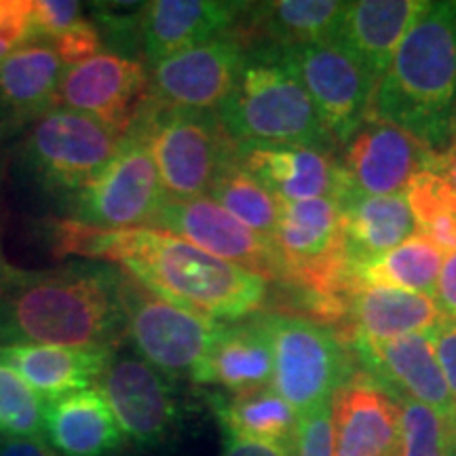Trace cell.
Here are the masks:
<instances>
[{"label":"cell","instance_id":"cell-45","mask_svg":"<svg viewBox=\"0 0 456 456\" xmlns=\"http://www.w3.org/2000/svg\"><path fill=\"white\" fill-rule=\"evenodd\" d=\"M15 275H17V269H13V266H9V262L4 260L3 245H0V289H3L4 285H7Z\"/></svg>","mask_w":456,"mask_h":456},{"label":"cell","instance_id":"cell-36","mask_svg":"<svg viewBox=\"0 0 456 456\" xmlns=\"http://www.w3.org/2000/svg\"><path fill=\"white\" fill-rule=\"evenodd\" d=\"M47 45L55 51L61 64L72 68L100 55L102 49H104V37H102L95 21L81 17L77 24H72L66 32H61L60 37H55Z\"/></svg>","mask_w":456,"mask_h":456},{"label":"cell","instance_id":"cell-6","mask_svg":"<svg viewBox=\"0 0 456 456\" xmlns=\"http://www.w3.org/2000/svg\"><path fill=\"white\" fill-rule=\"evenodd\" d=\"M273 387L298 416L332 403L355 374L340 334L311 319L273 315Z\"/></svg>","mask_w":456,"mask_h":456},{"label":"cell","instance_id":"cell-24","mask_svg":"<svg viewBox=\"0 0 456 456\" xmlns=\"http://www.w3.org/2000/svg\"><path fill=\"white\" fill-rule=\"evenodd\" d=\"M114 353L68 349L53 345H4L0 359L9 363L45 402L91 389Z\"/></svg>","mask_w":456,"mask_h":456},{"label":"cell","instance_id":"cell-8","mask_svg":"<svg viewBox=\"0 0 456 456\" xmlns=\"http://www.w3.org/2000/svg\"><path fill=\"white\" fill-rule=\"evenodd\" d=\"M123 305L127 338L138 355L167 379L188 376L192 380L222 323L165 300L127 273L123 279Z\"/></svg>","mask_w":456,"mask_h":456},{"label":"cell","instance_id":"cell-44","mask_svg":"<svg viewBox=\"0 0 456 456\" xmlns=\"http://www.w3.org/2000/svg\"><path fill=\"white\" fill-rule=\"evenodd\" d=\"M436 169L440 171L444 178H446L456 191V144L450 146L446 152H440Z\"/></svg>","mask_w":456,"mask_h":456},{"label":"cell","instance_id":"cell-7","mask_svg":"<svg viewBox=\"0 0 456 456\" xmlns=\"http://www.w3.org/2000/svg\"><path fill=\"white\" fill-rule=\"evenodd\" d=\"M121 144L123 138L91 117L55 106L30 125L21 155L45 188L77 195L110 165Z\"/></svg>","mask_w":456,"mask_h":456},{"label":"cell","instance_id":"cell-13","mask_svg":"<svg viewBox=\"0 0 456 456\" xmlns=\"http://www.w3.org/2000/svg\"><path fill=\"white\" fill-rule=\"evenodd\" d=\"M152 228L184 239L209 256L285 283V260L275 239L249 231L209 197L165 201Z\"/></svg>","mask_w":456,"mask_h":456},{"label":"cell","instance_id":"cell-29","mask_svg":"<svg viewBox=\"0 0 456 456\" xmlns=\"http://www.w3.org/2000/svg\"><path fill=\"white\" fill-rule=\"evenodd\" d=\"M444 256L429 239L414 232L397 248L353 269L355 288L359 285H387V288L408 289L436 298Z\"/></svg>","mask_w":456,"mask_h":456},{"label":"cell","instance_id":"cell-1","mask_svg":"<svg viewBox=\"0 0 456 456\" xmlns=\"http://www.w3.org/2000/svg\"><path fill=\"white\" fill-rule=\"evenodd\" d=\"M123 269L77 260L21 273L0 289V346L53 345L114 353L127 338Z\"/></svg>","mask_w":456,"mask_h":456},{"label":"cell","instance_id":"cell-17","mask_svg":"<svg viewBox=\"0 0 456 456\" xmlns=\"http://www.w3.org/2000/svg\"><path fill=\"white\" fill-rule=\"evenodd\" d=\"M334 456H402L399 406L366 372H355L332 402Z\"/></svg>","mask_w":456,"mask_h":456},{"label":"cell","instance_id":"cell-39","mask_svg":"<svg viewBox=\"0 0 456 456\" xmlns=\"http://www.w3.org/2000/svg\"><path fill=\"white\" fill-rule=\"evenodd\" d=\"M83 4L77 0H32V17L38 43L53 41L81 20Z\"/></svg>","mask_w":456,"mask_h":456},{"label":"cell","instance_id":"cell-35","mask_svg":"<svg viewBox=\"0 0 456 456\" xmlns=\"http://www.w3.org/2000/svg\"><path fill=\"white\" fill-rule=\"evenodd\" d=\"M38 43L32 0H0V64L15 51Z\"/></svg>","mask_w":456,"mask_h":456},{"label":"cell","instance_id":"cell-14","mask_svg":"<svg viewBox=\"0 0 456 456\" xmlns=\"http://www.w3.org/2000/svg\"><path fill=\"white\" fill-rule=\"evenodd\" d=\"M437 159L440 155L412 134L368 114L366 121L346 140L340 163L349 186L346 197L402 195L414 175L437 167Z\"/></svg>","mask_w":456,"mask_h":456},{"label":"cell","instance_id":"cell-37","mask_svg":"<svg viewBox=\"0 0 456 456\" xmlns=\"http://www.w3.org/2000/svg\"><path fill=\"white\" fill-rule=\"evenodd\" d=\"M91 11L95 15V26L104 30L112 41H134L142 30V15L146 3H94Z\"/></svg>","mask_w":456,"mask_h":456},{"label":"cell","instance_id":"cell-43","mask_svg":"<svg viewBox=\"0 0 456 456\" xmlns=\"http://www.w3.org/2000/svg\"><path fill=\"white\" fill-rule=\"evenodd\" d=\"M0 456H60L43 437H7L0 440Z\"/></svg>","mask_w":456,"mask_h":456},{"label":"cell","instance_id":"cell-30","mask_svg":"<svg viewBox=\"0 0 456 456\" xmlns=\"http://www.w3.org/2000/svg\"><path fill=\"white\" fill-rule=\"evenodd\" d=\"M419 235L429 239L444 256L456 252V191L437 169L420 171L406 192Z\"/></svg>","mask_w":456,"mask_h":456},{"label":"cell","instance_id":"cell-26","mask_svg":"<svg viewBox=\"0 0 456 456\" xmlns=\"http://www.w3.org/2000/svg\"><path fill=\"white\" fill-rule=\"evenodd\" d=\"M345 254L351 269L366 265L414 235L416 224L406 195H351L340 203Z\"/></svg>","mask_w":456,"mask_h":456},{"label":"cell","instance_id":"cell-2","mask_svg":"<svg viewBox=\"0 0 456 456\" xmlns=\"http://www.w3.org/2000/svg\"><path fill=\"white\" fill-rule=\"evenodd\" d=\"M110 262L165 300L220 323L258 315L269 300L266 279L157 228L118 231Z\"/></svg>","mask_w":456,"mask_h":456},{"label":"cell","instance_id":"cell-23","mask_svg":"<svg viewBox=\"0 0 456 456\" xmlns=\"http://www.w3.org/2000/svg\"><path fill=\"white\" fill-rule=\"evenodd\" d=\"M45 437L60 456H114L125 444L121 427L98 389L47 402Z\"/></svg>","mask_w":456,"mask_h":456},{"label":"cell","instance_id":"cell-20","mask_svg":"<svg viewBox=\"0 0 456 456\" xmlns=\"http://www.w3.org/2000/svg\"><path fill=\"white\" fill-rule=\"evenodd\" d=\"M273 315L258 313L241 322L222 323L212 349L192 380L220 387L235 395L273 385Z\"/></svg>","mask_w":456,"mask_h":456},{"label":"cell","instance_id":"cell-38","mask_svg":"<svg viewBox=\"0 0 456 456\" xmlns=\"http://www.w3.org/2000/svg\"><path fill=\"white\" fill-rule=\"evenodd\" d=\"M294 444L296 456H334L332 403L300 416Z\"/></svg>","mask_w":456,"mask_h":456},{"label":"cell","instance_id":"cell-40","mask_svg":"<svg viewBox=\"0 0 456 456\" xmlns=\"http://www.w3.org/2000/svg\"><path fill=\"white\" fill-rule=\"evenodd\" d=\"M431 336L444 379L456 399V322H442L431 330Z\"/></svg>","mask_w":456,"mask_h":456},{"label":"cell","instance_id":"cell-9","mask_svg":"<svg viewBox=\"0 0 456 456\" xmlns=\"http://www.w3.org/2000/svg\"><path fill=\"white\" fill-rule=\"evenodd\" d=\"M277 51L311 98L330 140L346 144L372 108V74L336 41Z\"/></svg>","mask_w":456,"mask_h":456},{"label":"cell","instance_id":"cell-31","mask_svg":"<svg viewBox=\"0 0 456 456\" xmlns=\"http://www.w3.org/2000/svg\"><path fill=\"white\" fill-rule=\"evenodd\" d=\"M209 199L249 231L271 239L275 235L281 201L239 165V157L222 171Z\"/></svg>","mask_w":456,"mask_h":456},{"label":"cell","instance_id":"cell-5","mask_svg":"<svg viewBox=\"0 0 456 456\" xmlns=\"http://www.w3.org/2000/svg\"><path fill=\"white\" fill-rule=\"evenodd\" d=\"M129 134L138 135L151 151L169 201L208 197L222 171L239 157V144L218 112L169 108L152 95Z\"/></svg>","mask_w":456,"mask_h":456},{"label":"cell","instance_id":"cell-15","mask_svg":"<svg viewBox=\"0 0 456 456\" xmlns=\"http://www.w3.org/2000/svg\"><path fill=\"white\" fill-rule=\"evenodd\" d=\"M245 60L235 32L174 53L152 66L151 95L180 110L218 112L232 94Z\"/></svg>","mask_w":456,"mask_h":456},{"label":"cell","instance_id":"cell-16","mask_svg":"<svg viewBox=\"0 0 456 456\" xmlns=\"http://www.w3.org/2000/svg\"><path fill=\"white\" fill-rule=\"evenodd\" d=\"M363 372L391 397L402 395L431 408L456 427V399L437 362L433 336L416 332L389 340L351 338Z\"/></svg>","mask_w":456,"mask_h":456},{"label":"cell","instance_id":"cell-22","mask_svg":"<svg viewBox=\"0 0 456 456\" xmlns=\"http://www.w3.org/2000/svg\"><path fill=\"white\" fill-rule=\"evenodd\" d=\"M66 66L49 45L34 43L0 64V140L55 108Z\"/></svg>","mask_w":456,"mask_h":456},{"label":"cell","instance_id":"cell-41","mask_svg":"<svg viewBox=\"0 0 456 456\" xmlns=\"http://www.w3.org/2000/svg\"><path fill=\"white\" fill-rule=\"evenodd\" d=\"M294 442L224 440V450L220 456H296Z\"/></svg>","mask_w":456,"mask_h":456},{"label":"cell","instance_id":"cell-33","mask_svg":"<svg viewBox=\"0 0 456 456\" xmlns=\"http://www.w3.org/2000/svg\"><path fill=\"white\" fill-rule=\"evenodd\" d=\"M402 419V456H456V427L410 397H393Z\"/></svg>","mask_w":456,"mask_h":456},{"label":"cell","instance_id":"cell-11","mask_svg":"<svg viewBox=\"0 0 456 456\" xmlns=\"http://www.w3.org/2000/svg\"><path fill=\"white\" fill-rule=\"evenodd\" d=\"M151 95V72L135 57L102 51L83 64L66 68L55 106L85 114L125 138Z\"/></svg>","mask_w":456,"mask_h":456},{"label":"cell","instance_id":"cell-32","mask_svg":"<svg viewBox=\"0 0 456 456\" xmlns=\"http://www.w3.org/2000/svg\"><path fill=\"white\" fill-rule=\"evenodd\" d=\"M47 402L0 359V440L43 437Z\"/></svg>","mask_w":456,"mask_h":456},{"label":"cell","instance_id":"cell-18","mask_svg":"<svg viewBox=\"0 0 456 456\" xmlns=\"http://www.w3.org/2000/svg\"><path fill=\"white\" fill-rule=\"evenodd\" d=\"M239 165L281 203L349 195L340 165L326 151L305 146L239 148Z\"/></svg>","mask_w":456,"mask_h":456},{"label":"cell","instance_id":"cell-19","mask_svg":"<svg viewBox=\"0 0 456 456\" xmlns=\"http://www.w3.org/2000/svg\"><path fill=\"white\" fill-rule=\"evenodd\" d=\"M248 3L152 0L142 15L140 47L152 66L165 57L235 32Z\"/></svg>","mask_w":456,"mask_h":456},{"label":"cell","instance_id":"cell-42","mask_svg":"<svg viewBox=\"0 0 456 456\" xmlns=\"http://www.w3.org/2000/svg\"><path fill=\"white\" fill-rule=\"evenodd\" d=\"M436 302L446 322H456V252L444 260L440 279H437Z\"/></svg>","mask_w":456,"mask_h":456},{"label":"cell","instance_id":"cell-28","mask_svg":"<svg viewBox=\"0 0 456 456\" xmlns=\"http://www.w3.org/2000/svg\"><path fill=\"white\" fill-rule=\"evenodd\" d=\"M346 3L336 0H277L249 4L248 30L262 32L279 49L334 41Z\"/></svg>","mask_w":456,"mask_h":456},{"label":"cell","instance_id":"cell-46","mask_svg":"<svg viewBox=\"0 0 456 456\" xmlns=\"http://www.w3.org/2000/svg\"><path fill=\"white\" fill-rule=\"evenodd\" d=\"M114 456H138V454H125V452H118V454H114Z\"/></svg>","mask_w":456,"mask_h":456},{"label":"cell","instance_id":"cell-10","mask_svg":"<svg viewBox=\"0 0 456 456\" xmlns=\"http://www.w3.org/2000/svg\"><path fill=\"white\" fill-rule=\"evenodd\" d=\"M165 201L155 159L138 135L127 134L110 165L74 195L72 214L112 231L152 228Z\"/></svg>","mask_w":456,"mask_h":456},{"label":"cell","instance_id":"cell-34","mask_svg":"<svg viewBox=\"0 0 456 456\" xmlns=\"http://www.w3.org/2000/svg\"><path fill=\"white\" fill-rule=\"evenodd\" d=\"M45 235L55 258H77L110 265L118 231L102 228L78 218H51L45 222Z\"/></svg>","mask_w":456,"mask_h":456},{"label":"cell","instance_id":"cell-4","mask_svg":"<svg viewBox=\"0 0 456 456\" xmlns=\"http://www.w3.org/2000/svg\"><path fill=\"white\" fill-rule=\"evenodd\" d=\"M218 117L239 148L332 144L315 106L277 49L249 55Z\"/></svg>","mask_w":456,"mask_h":456},{"label":"cell","instance_id":"cell-25","mask_svg":"<svg viewBox=\"0 0 456 456\" xmlns=\"http://www.w3.org/2000/svg\"><path fill=\"white\" fill-rule=\"evenodd\" d=\"M346 313L355 328L351 338L366 340L429 332L446 322L436 298L387 285H359L349 294Z\"/></svg>","mask_w":456,"mask_h":456},{"label":"cell","instance_id":"cell-21","mask_svg":"<svg viewBox=\"0 0 456 456\" xmlns=\"http://www.w3.org/2000/svg\"><path fill=\"white\" fill-rule=\"evenodd\" d=\"M427 0H359L346 3L334 41L363 64L379 85L393 55L419 17Z\"/></svg>","mask_w":456,"mask_h":456},{"label":"cell","instance_id":"cell-12","mask_svg":"<svg viewBox=\"0 0 456 456\" xmlns=\"http://www.w3.org/2000/svg\"><path fill=\"white\" fill-rule=\"evenodd\" d=\"M125 440L142 450L161 448L180 429V403L169 379L138 355H112L100 380Z\"/></svg>","mask_w":456,"mask_h":456},{"label":"cell","instance_id":"cell-3","mask_svg":"<svg viewBox=\"0 0 456 456\" xmlns=\"http://www.w3.org/2000/svg\"><path fill=\"white\" fill-rule=\"evenodd\" d=\"M370 114L412 134L433 152L440 146L448 151L456 125V0L429 3L410 28L376 85Z\"/></svg>","mask_w":456,"mask_h":456},{"label":"cell","instance_id":"cell-27","mask_svg":"<svg viewBox=\"0 0 456 456\" xmlns=\"http://www.w3.org/2000/svg\"><path fill=\"white\" fill-rule=\"evenodd\" d=\"M212 410L218 419L224 440L256 442H294L300 416L275 387L235 393V395H212Z\"/></svg>","mask_w":456,"mask_h":456}]
</instances>
